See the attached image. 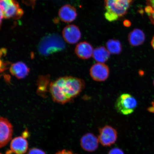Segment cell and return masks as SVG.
I'll use <instances>...</instances> for the list:
<instances>
[{"mask_svg": "<svg viewBox=\"0 0 154 154\" xmlns=\"http://www.w3.org/2000/svg\"><path fill=\"white\" fill-rule=\"evenodd\" d=\"M83 80L72 76L60 77L50 85V93L54 101L64 104L71 102L85 87Z\"/></svg>", "mask_w": 154, "mask_h": 154, "instance_id": "6da1fadb", "label": "cell"}, {"mask_svg": "<svg viewBox=\"0 0 154 154\" xmlns=\"http://www.w3.org/2000/svg\"><path fill=\"white\" fill-rule=\"evenodd\" d=\"M134 0H104L106 19L109 22L116 21L127 14Z\"/></svg>", "mask_w": 154, "mask_h": 154, "instance_id": "7a4b0ae2", "label": "cell"}, {"mask_svg": "<svg viewBox=\"0 0 154 154\" xmlns=\"http://www.w3.org/2000/svg\"><path fill=\"white\" fill-rule=\"evenodd\" d=\"M65 48L64 42L61 36L57 34H52L42 38L38 48L40 54L47 55L62 51Z\"/></svg>", "mask_w": 154, "mask_h": 154, "instance_id": "3957f363", "label": "cell"}, {"mask_svg": "<svg viewBox=\"0 0 154 154\" xmlns=\"http://www.w3.org/2000/svg\"><path fill=\"white\" fill-rule=\"evenodd\" d=\"M137 103L133 96L129 94H123L117 98L115 107L121 114L128 115L134 112L137 106Z\"/></svg>", "mask_w": 154, "mask_h": 154, "instance_id": "277c9868", "label": "cell"}, {"mask_svg": "<svg viewBox=\"0 0 154 154\" xmlns=\"http://www.w3.org/2000/svg\"><path fill=\"white\" fill-rule=\"evenodd\" d=\"M1 14L4 18H20L24 14L19 3L15 0H1Z\"/></svg>", "mask_w": 154, "mask_h": 154, "instance_id": "5b68a950", "label": "cell"}, {"mask_svg": "<svg viewBox=\"0 0 154 154\" xmlns=\"http://www.w3.org/2000/svg\"><path fill=\"white\" fill-rule=\"evenodd\" d=\"M99 141L102 145L109 147L115 143L117 138V131L112 127L106 125L100 128Z\"/></svg>", "mask_w": 154, "mask_h": 154, "instance_id": "8992f818", "label": "cell"}, {"mask_svg": "<svg viewBox=\"0 0 154 154\" xmlns=\"http://www.w3.org/2000/svg\"><path fill=\"white\" fill-rule=\"evenodd\" d=\"M109 67L104 63H97L92 65L90 70V75L94 80L97 82L105 81L108 78Z\"/></svg>", "mask_w": 154, "mask_h": 154, "instance_id": "52a82bcc", "label": "cell"}, {"mask_svg": "<svg viewBox=\"0 0 154 154\" xmlns=\"http://www.w3.org/2000/svg\"><path fill=\"white\" fill-rule=\"evenodd\" d=\"M13 128L7 118L2 117L0 119V147H4L12 138Z\"/></svg>", "mask_w": 154, "mask_h": 154, "instance_id": "ba28073f", "label": "cell"}, {"mask_svg": "<svg viewBox=\"0 0 154 154\" xmlns=\"http://www.w3.org/2000/svg\"><path fill=\"white\" fill-rule=\"evenodd\" d=\"M63 36L67 43L70 44H76L82 37V34L78 26L75 25H69L63 29Z\"/></svg>", "mask_w": 154, "mask_h": 154, "instance_id": "9c48e42d", "label": "cell"}, {"mask_svg": "<svg viewBox=\"0 0 154 154\" xmlns=\"http://www.w3.org/2000/svg\"><path fill=\"white\" fill-rule=\"evenodd\" d=\"M99 142L95 135L89 133L83 136L80 140V144L85 151L92 152L97 149Z\"/></svg>", "mask_w": 154, "mask_h": 154, "instance_id": "30bf717a", "label": "cell"}, {"mask_svg": "<svg viewBox=\"0 0 154 154\" xmlns=\"http://www.w3.org/2000/svg\"><path fill=\"white\" fill-rule=\"evenodd\" d=\"M94 50L91 44L85 41L77 44L75 52L77 57L80 59L87 60L92 56Z\"/></svg>", "mask_w": 154, "mask_h": 154, "instance_id": "8fae6325", "label": "cell"}, {"mask_svg": "<svg viewBox=\"0 0 154 154\" xmlns=\"http://www.w3.org/2000/svg\"><path fill=\"white\" fill-rule=\"evenodd\" d=\"M59 16L61 20L65 23H71L76 19L77 16L76 9L69 5H63L60 9Z\"/></svg>", "mask_w": 154, "mask_h": 154, "instance_id": "7c38bea8", "label": "cell"}, {"mask_svg": "<svg viewBox=\"0 0 154 154\" xmlns=\"http://www.w3.org/2000/svg\"><path fill=\"white\" fill-rule=\"evenodd\" d=\"M28 146V142L26 138L19 136L11 140L10 149L12 152L15 154H24L27 151Z\"/></svg>", "mask_w": 154, "mask_h": 154, "instance_id": "4fadbf2b", "label": "cell"}, {"mask_svg": "<svg viewBox=\"0 0 154 154\" xmlns=\"http://www.w3.org/2000/svg\"><path fill=\"white\" fill-rule=\"evenodd\" d=\"M29 69L24 63L18 62L13 63L10 68L11 75L19 79H24L28 75Z\"/></svg>", "mask_w": 154, "mask_h": 154, "instance_id": "5bb4252c", "label": "cell"}, {"mask_svg": "<svg viewBox=\"0 0 154 154\" xmlns=\"http://www.w3.org/2000/svg\"><path fill=\"white\" fill-rule=\"evenodd\" d=\"M146 36L143 31L139 29H134L128 35V41L131 46L137 47L145 41Z\"/></svg>", "mask_w": 154, "mask_h": 154, "instance_id": "9a60e30c", "label": "cell"}, {"mask_svg": "<svg viewBox=\"0 0 154 154\" xmlns=\"http://www.w3.org/2000/svg\"><path fill=\"white\" fill-rule=\"evenodd\" d=\"M110 55L106 48L101 46L94 50L92 57L97 63H104L108 60Z\"/></svg>", "mask_w": 154, "mask_h": 154, "instance_id": "2e32d148", "label": "cell"}, {"mask_svg": "<svg viewBox=\"0 0 154 154\" xmlns=\"http://www.w3.org/2000/svg\"><path fill=\"white\" fill-rule=\"evenodd\" d=\"M106 48L112 54H119L122 51V46L118 40H109L106 43Z\"/></svg>", "mask_w": 154, "mask_h": 154, "instance_id": "e0dca14e", "label": "cell"}, {"mask_svg": "<svg viewBox=\"0 0 154 154\" xmlns=\"http://www.w3.org/2000/svg\"><path fill=\"white\" fill-rule=\"evenodd\" d=\"M146 12L149 15L150 21L152 24L154 25V10L149 6H147L145 8Z\"/></svg>", "mask_w": 154, "mask_h": 154, "instance_id": "ac0fdd59", "label": "cell"}, {"mask_svg": "<svg viewBox=\"0 0 154 154\" xmlns=\"http://www.w3.org/2000/svg\"><path fill=\"white\" fill-rule=\"evenodd\" d=\"M28 154H46L45 152L41 149L37 148H32L29 150Z\"/></svg>", "mask_w": 154, "mask_h": 154, "instance_id": "d6986e66", "label": "cell"}, {"mask_svg": "<svg viewBox=\"0 0 154 154\" xmlns=\"http://www.w3.org/2000/svg\"><path fill=\"white\" fill-rule=\"evenodd\" d=\"M108 154H124V152L118 148H113L109 151Z\"/></svg>", "mask_w": 154, "mask_h": 154, "instance_id": "ffe728a7", "label": "cell"}, {"mask_svg": "<svg viewBox=\"0 0 154 154\" xmlns=\"http://www.w3.org/2000/svg\"><path fill=\"white\" fill-rule=\"evenodd\" d=\"M55 154H77L74 153L73 152L69 150L66 149H63L61 151H59Z\"/></svg>", "mask_w": 154, "mask_h": 154, "instance_id": "44dd1931", "label": "cell"}, {"mask_svg": "<svg viewBox=\"0 0 154 154\" xmlns=\"http://www.w3.org/2000/svg\"><path fill=\"white\" fill-rule=\"evenodd\" d=\"M146 4L154 10V0H146Z\"/></svg>", "mask_w": 154, "mask_h": 154, "instance_id": "7402d4cb", "label": "cell"}, {"mask_svg": "<svg viewBox=\"0 0 154 154\" xmlns=\"http://www.w3.org/2000/svg\"><path fill=\"white\" fill-rule=\"evenodd\" d=\"M29 132L27 130H25L23 132L22 136L23 137L26 138L29 137Z\"/></svg>", "mask_w": 154, "mask_h": 154, "instance_id": "603a6c76", "label": "cell"}, {"mask_svg": "<svg viewBox=\"0 0 154 154\" xmlns=\"http://www.w3.org/2000/svg\"><path fill=\"white\" fill-rule=\"evenodd\" d=\"M152 106L149 108L148 111L150 112L154 113V101L152 103Z\"/></svg>", "mask_w": 154, "mask_h": 154, "instance_id": "cb8c5ba5", "label": "cell"}, {"mask_svg": "<svg viewBox=\"0 0 154 154\" xmlns=\"http://www.w3.org/2000/svg\"><path fill=\"white\" fill-rule=\"evenodd\" d=\"M124 24L125 26L129 27L131 25V23L128 20H125L124 21Z\"/></svg>", "mask_w": 154, "mask_h": 154, "instance_id": "d4e9b609", "label": "cell"}, {"mask_svg": "<svg viewBox=\"0 0 154 154\" xmlns=\"http://www.w3.org/2000/svg\"><path fill=\"white\" fill-rule=\"evenodd\" d=\"M151 44L152 47L153 48V49L154 50V36H153L152 38L151 42Z\"/></svg>", "mask_w": 154, "mask_h": 154, "instance_id": "484cf974", "label": "cell"}, {"mask_svg": "<svg viewBox=\"0 0 154 154\" xmlns=\"http://www.w3.org/2000/svg\"><path fill=\"white\" fill-rule=\"evenodd\" d=\"M153 85L154 86V79L153 81Z\"/></svg>", "mask_w": 154, "mask_h": 154, "instance_id": "4316f807", "label": "cell"}, {"mask_svg": "<svg viewBox=\"0 0 154 154\" xmlns=\"http://www.w3.org/2000/svg\"><path fill=\"white\" fill-rule=\"evenodd\" d=\"M2 154V153H1V154Z\"/></svg>", "mask_w": 154, "mask_h": 154, "instance_id": "83f0119b", "label": "cell"}]
</instances>
